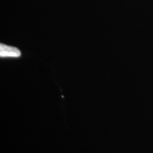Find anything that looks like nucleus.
<instances>
[{"label": "nucleus", "instance_id": "obj_1", "mask_svg": "<svg viewBox=\"0 0 153 153\" xmlns=\"http://www.w3.org/2000/svg\"><path fill=\"white\" fill-rule=\"evenodd\" d=\"M22 53L18 48L9 46L5 44H0V57H19Z\"/></svg>", "mask_w": 153, "mask_h": 153}]
</instances>
